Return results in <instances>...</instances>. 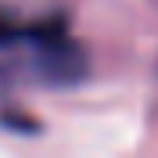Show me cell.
Here are the masks:
<instances>
[{"label": "cell", "instance_id": "1", "mask_svg": "<svg viewBox=\"0 0 158 158\" xmlns=\"http://www.w3.org/2000/svg\"><path fill=\"white\" fill-rule=\"evenodd\" d=\"M86 76V50L61 18H22L0 7V83L72 86Z\"/></svg>", "mask_w": 158, "mask_h": 158}]
</instances>
